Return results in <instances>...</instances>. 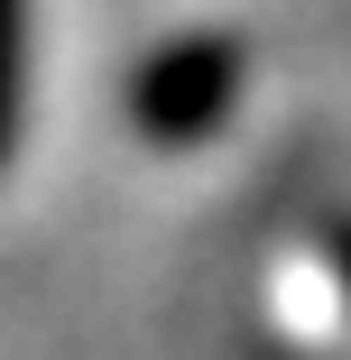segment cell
Returning a JSON list of instances; mask_svg holds the SVG:
<instances>
[{"mask_svg": "<svg viewBox=\"0 0 351 360\" xmlns=\"http://www.w3.org/2000/svg\"><path fill=\"white\" fill-rule=\"evenodd\" d=\"M222 93H231V56H222V46H185V56H167L158 75H148L139 111H148V129L176 139V129H194V120H213Z\"/></svg>", "mask_w": 351, "mask_h": 360, "instance_id": "6da1fadb", "label": "cell"}, {"mask_svg": "<svg viewBox=\"0 0 351 360\" xmlns=\"http://www.w3.org/2000/svg\"><path fill=\"white\" fill-rule=\"evenodd\" d=\"M19 46H28V0H0V158L19 129Z\"/></svg>", "mask_w": 351, "mask_h": 360, "instance_id": "7a4b0ae2", "label": "cell"}]
</instances>
